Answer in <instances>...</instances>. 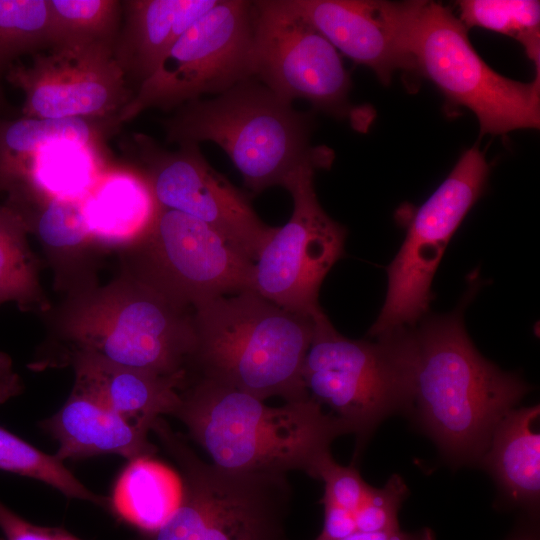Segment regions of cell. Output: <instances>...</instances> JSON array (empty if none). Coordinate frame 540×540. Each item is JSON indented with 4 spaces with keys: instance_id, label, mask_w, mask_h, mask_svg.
Returning <instances> with one entry per match:
<instances>
[{
    "instance_id": "4",
    "label": "cell",
    "mask_w": 540,
    "mask_h": 540,
    "mask_svg": "<svg viewBox=\"0 0 540 540\" xmlns=\"http://www.w3.org/2000/svg\"><path fill=\"white\" fill-rule=\"evenodd\" d=\"M193 320L189 379H208L264 401L309 397L302 366L313 336L312 317L248 290L197 306Z\"/></svg>"
},
{
    "instance_id": "10",
    "label": "cell",
    "mask_w": 540,
    "mask_h": 540,
    "mask_svg": "<svg viewBox=\"0 0 540 540\" xmlns=\"http://www.w3.org/2000/svg\"><path fill=\"white\" fill-rule=\"evenodd\" d=\"M489 165L476 147L467 149L409 220L405 239L386 268L387 293L368 331L370 338L416 326L428 315L431 285L453 234L482 195Z\"/></svg>"
},
{
    "instance_id": "3",
    "label": "cell",
    "mask_w": 540,
    "mask_h": 540,
    "mask_svg": "<svg viewBox=\"0 0 540 540\" xmlns=\"http://www.w3.org/2000/svg\"><path fill=\"white\" fill-rule=\"evenodd\" d=\"M180 398L173 417L213 464L228 470L301 471L315 478L331 443L349 433L310 397L274 407L232 387L191 378Z\"/></svg>"
},
{
    "instance_id": "9",
    "label": "cell",
    "mask_w": 540,
    "mask_h": 540,
    "mask_svg": "<svg viewBox=\"0 0 540 540\" xmlns=\"http://www.w3.org/2000/svg\"><path fill=\"white\" fill-rule=\"evenodd\" d=\"M253 1L218 0L172 46L119 116L122 125L145 110H176L221 94L253 77Z\"/></svg>"
},
{
    "instance_id": "24",
    "label": "cell",
    "mask_w": 540,
    "mask_h": 540,
    "mask_svg": "<svg viewBox=\"0 0 540 540\" xmlns=\"http://www.w3.org/2000/svg\"><path fill=\"white\" fill-rule=\"evenodd\" d=\"M181 496L177 471L153 457H139L129 460L119 474L109 513L138 533H150L169 520Z\"/></svg>"
},
{
    "instance_id": "5",
    "label": "cell",
    "mask_w": 540,
    "mask_h": 540,
    "mask_svg": "<svg viewBox=\"0 0 540 540\" xmlns=\"http://www.w3.org/2000/svg\"><path fill=\"white\" fill-rule=\"evenodd\" d=\"M163 125L167 143L220 146L253 194L283 187L303 165L328 169L334 159L331 149L310 144V116L254 77L212 99L183 104Z\"/></svg>"
},
{
    "instance_id": "30",
    "label": "cell",
    "mask_w": 540,
    "mask_h": 540,
    "mask_svg": "<svg viewBox=\"0 0 540 540\" xmlns=\"http://www.w3.org/2000/svg\"><path fill=\"white\" fill-rule=\"evenodd\" d=\"M408 494L409 489L398 474H393L383 487L376 488L370 485L354 512L357 531L400 530L398 513Z\"/></svg>"
},
{
    "instance_id": "27",
    "label": "cell",
    "mask_w": 540,
    "mask_h": 540,
    "mask_svg": "<svg viewBox=\"0 0 540 540\" xmlns=\"http://www.w3.org/2000/svg\"><path fill=\"white\" fill-rule=\"evenodd\" d=\"M48 3L52 28L51 46H114L122 21V1L48 0Z\"/></svg>"
},
{
    "instance_id": "28",
    "label": "cell",
    "mask_w": 540,
    "mask_h": 540,
    "mask_svg": "<svg viewBox=\"0 0 540 540\" xmlns=\"http://www.w3.org/2000/svg\"><path fill=\"white\" fill-rule=\"evenodd\" d=\"M459 20L467 28L480 27L512 37L523 46L540 71V4L534 0H462Z\"/></svg>"
},
{
    "instance_id": "23",
    "label": "cell",
    "mask_w": 540,
    "mask_h": 540,
    "mask_svg": "<svg viewBox=\"0 0 540 540\" xmlns=\"http://www.w3.org/2000/svg\"><path fill=\"white\" fill-rule=\"evenodd\" d=\"M540 407H515L495 427L479 466L512 505L535 510L540 499Z\"/></svg>"
},
{
    "instance_id": "36",
    "label": "cell",
    "mask_w": 540,
    "mask_h": 540,
    "mask_svg": "<svg viewBox=\"0 0 540 540\" xmlns=\"http://www.w3.org/2000/svg\"><path fill=\"white\" fill-rule=\"evenodd\" d=\"M514 540H536V537L534 535H523L521 537H517Z\"/></svg>"
},
{
    "instance_id": "11",
    "label": "cell",
    "mask_w": 540,
    "mask_h": 540,
    "mask_svg": "<svg viewBox=\"0 0 540 540\" xmlns=\"http://www.w3.org/2000/svg\"><path fill=\"white\" fill-rule=\"evenodd\" d=\"M317 168L306 164L283 187L293 200L288 222L275 227L253 267L252 290L291 312L313 317L322 310L321 284L343 256L347 231L321 207L314 188Z\"/></svg>"
},
{
    "instance_id": "18",
    "label": "cell",
    "mask_w": 540,
    "mask_h": 540,
    "mask_svg": "<svg viewBox=\"0 0 540 540\" xmlns=\"http://www.w3.org/2000/svg\"><path fill=\"white\" fill-rule=\"evenodd\" d=\"M218 0L122 1L114 57L135 92L176 41Z\"/></svg>"
},
{
    "instance_id": "35",
    "label": "cell",
    "mask_w": 540,
    "mask_h": 540,
    "mask_svg": "<svg viewBox=\"0 0 540 540\" xmlns=\"http://www.w3.org/2000/svg\"><path fill=\"white\" fill-rule=\"evenodd\" d=\"M12 106L8 103L0 80V118H15Z\"/></svg>"
},
{
    "instance_id": "32",
    "label": "cell",
    "mask_w": 540,
    "mask_h": 540,
    "mask_svg": "<svg viewBox=\"0 0 540 540\" xmlns=\"http://www.w3.org/2000/svg\"><path fill=\"white\" fill-rule=\"evenodd\" d=\"M324 522L315 540H339L357 532L354 514L323 497Z\"/></svg>"
},
{
    "instance_id": "2",
    "label": "cell",
    "mask_w": 540,
    "mask_h": 540,
    "mask_svg": "<svg viewBox=\"0 0 540 540\" xmlns=\"http://www.w3.org/2000/svg\"><path fill=\"white\" fill-rule=\"evenodd\" d=\"M52 338L33 369L68 355L93 354L164 376L187 374L195 346L193 310L126 267L106 285L68 293L53 314Z\"/></svg>"
},
{
    "instance_id": "25",
    "label": "cell",
    "mask_w": 540,
    "mask_h": 540,
    "mask_svg": "<svg viewBox=\"0 0 540 540\" xmlns=\"http://www.w3.org/2000/svg\"><path fill=\"white\" fill-rule=\"evenodd\" d=\"M23 215L0 203V305L14 302L23 311L47 314L49 300L40 283V264L28 242Z\"/></svg>"
},
{
    "instance_id": "26",
    "label": "cell",
    "mask_w": 540,
    "mask_h": 540,
    "mask_svg": "<svg viewBox=\"0 0 540 540\" xmlns=\"http://www.w3.org/2000/svg\"><path fill=\"white\" fill-rule=\"evenodd\" d=\"M0 471L41 481L69 499L110 511V497L88 489L55 454H47L0 426Z\"/></svg>"
},
{
    "instance_id": "12",
    "label": "cell",
    "mask_w": 540,
    "mask_h": 540,
    "mask_svg": "<svg viewBox=\"0 0 540 540\" xmlns=\"http://www.w3.org/2000/svg\"><path fill=\"white\" fill-rule=\"evenodd\" d=\"M253 77L282 100L352 120L351 79L337 49L288 0L253 1Z\"/></svg>"
},
{
    "instance_id": "16",
    "label": "cell",
    "mask_w": 540,
    "mask_h": 540,
    "mask_svg": "<svg viewBox=\"0 0 540 540\" xmlns=\"http://www.w3.org/2000/svg\"><path fill=\"white\" fill-rule=\"evenodd\" d=\"M336 49L388 85L398 71L415 74L414 26L423 0H288ZM416 75V74H415Z\"/></svg>"
},
{
    "instance_id": "21",
    "label": "cell",
    "mask_w": 540,
    "mask_h": 540,
    "mask_svg": "<svg viewBox=\"0 0 540 540\" xmlns=\"http://www.w3.org/2000/svg\"><path fill=\"white\" fill-rule=\"evenodd\" d=\"M160 208L138 170L102 177L84 199L88 228L100 249L127 251L137 246L151 231Z\"/></svg>"
},
{
    "instance_id": "20",
    "label": "cell",
    "mask_w": 540,
    "mask_h": 540,
    "mask_svg": "<svg viewBox=\"0 0 540 540\" xmlns=\"http://www.w3.org/2000/svg\"><path fill=\"white\" fill-rule=\"evenodd\" d=\"M85 197L6 200L23 215L54 268L56 285L68 293L95 283L89 258L100 248L88 228Z\"/></svg>"
},
{
    "instance_id": "7",
    "label": "cell",
    "mask_w": 540,
    "mask_h": 540,
    "mask_svg": "<svg viewBox=\"0 0 540 540\" xmlns=\"http://www.w3.org/2000/svg\"><path fill=\"white\" fill-rule=\"evenodd\" d=\"M302 366L310 398L355 435L356 465L376 428L388 417L408 414L412 399L413 336L401 328L372 340L340 334L320 310Z\"/></svg>"
},
{
    "instance_id": "17",
    "label": "cell",
    "mask_w": 540,
    "mask_h": 540,
    "mask_svg": "<svg viewBox=\"0 0 540 540\" xmlns=\"http://www.w3.org/2000/svg\"><path fill=\"white\" fill-rule=\"evenodd\" d=\"M64 366L74 371V389L149 432L157 418L173 416L189 381L187 374L159 375L86 353L66 356L57 365Z\"/></svg>"
},
{
    "instance_id": "33",
    "label": "cell",
    "mask_w": 540,
    "mask_h": 540,
    "mask_svg": "<svg viewBox=\"0 0 540 540\" xmlns=\"http://www.w3.org/2000/svg\"><path fill=\"white\" fill-rule=\"evenodd\" d=\"M24 391V382L14 368L10 355L0 351V404L19 396Z\"/></svg>"
},
{
    "instance_id": "34",
    "label": "cell",
    "mask_w": 540,
    "mask_h": 540,
    "mask_svg": "<svg viewBox=\"0 0 540 540\" xmlns=\"http://www.w3.org/2000/svg\"><path fill=\"white\" fill-rule=\"evenodd\" d=\"M435 533L430 528H422L416 532L395 531L355 532L339 540H435Z\"/></svg>"
},
{
    "instance_id": "15",
    "label": "cell",
    "mask_w": 540,
    "mask_h": 540,
    "mask_svg": "<svg viewBox=\"0 0 540 540\" xmlns=\"http://www.w3.org/2000/svg\"><path fill=\"white\" fill-rule=\"evenodd\" d=\"M5 79L24 94L21 116L111 121L134 91L118 65L113 46L56 45L31 55L28 65L12 64Z\"/></svg>"
},
{
    "instance_id": "6",
    "label": "cell",
    "mask_w": 540,
    "mask_h": 540,
    "mask_svg": "<svg viewBox=\"0 0 540 540\" xmlns=\"http://www.w3.org/2000/svg\"><path fill=\"white\" fill-rule=\"evenodd\" d=\"M181 479V501L169 520L134 540H289L293 498L285 473L245 472L207 463L163 417L151 425Z\"/></svg>"
},
{
    "instance_id": "1",
    "label": "cell",
    "mask_w": 540,
    "mask_h": 540,
    "mask_svg": "<svg viewBox=\"0 0 540 540\" xmlns=\"http://www.w3.org/2000/svg\"><path fill=\"white\" fill-rule=\"evenodd\" d=\"M453 312L412 327V399L408 414L454 466L479 464L502 418L529 392L518 375L484 358Z\"/></svg>"
},
{
    "instance_id": "14",
    "label": "cell",
    "mask_w": 540,
    "mask_h": 540,
    "mask_svg": "<svg viewBox=\"0 0 540 540\" xmlns=\"http://www.w3.org/2000/svg\"><path fill=\"white\" fill-rule=\"evenodd\" d=\"M128 146L137 169L162 208L187 214L212 227L255 262L275 227L263 223L248 196L216 171L199 144L161 147L146 135H134Z\"/></svg>"
},
{
    "instance_id": "22",
    "label": "cell",
    "mask_w": 540,
    "mask_h": 540,
    "mask_svg": "<svg viewBox=\"0 0 540 540\" xmlns=\"http://www.w3.org/2000/svg\"><path fill=\"white\" fill-rule=\"evenodd\" d=\"M119 127L111 121L81 118H0V193L49 151L74 146L101 154Z\"/></svg>"
},
{
    "instance_id": "8",
    "label": "cell",
    "mask_w": 540,
    "mask_h": 540,
    "mask_svg": "<svg viewBox=\"0 0 540 540\" xmlns=\"http://www.w3.org/2000/svg\"><path fill=\"white\" fill-rule=\"evenodd\" d=\"M415 74L433 82L454 106L471 110L482 135L539 128L540 76L524 83L490 68L452 11L424 1L412 37Z\"/></svg>"
},
{
    "instance_id": "13",
    "label": "cell",
    "mask_w": 540,
    "mask_h": 540,
    "mask_svg": "<svg viewBox=\"0 0 540 540\" xmlns=\"http://www.w3.org/2000/svg\"><path fill=\"white\" fill-rule=\"evenodd\" d=\"M128 267L178 304L194 309L217 297L252 290L254 262L204 222L160 208Z\"/></svg>"
},
{
    "instance_id": "31",
    "label": "cell",
    "mask_w": 540,
    "mask_h": 540,
    "mask_svg": "<svg viewBox=\"0 0 540 540\" xmlns=\"http://www.w3.org/2000/svg\"><path fill=\"white\" fill-rule=\"evenodd\" d=\"M315 479L324 483V495L342 508L352 512L361 504L369 484L364 481L356 465L341 466L326 454L318 463Z\"/></svg>"
},
{
    "instance_id": "19",
    "label": "cell",
    "mask_w": 540,
    "mask_h": 540,
    "mask_svg": "<svg viewBox=\"0 0 540 540\" xmlns=\"http://www.w3.org/2000/svg\"><path fill=\"white\" fill-rule=\"evenodd\" d=\"M38 426L58 443L55 455L62 461L103 455H118L129 461L153 457L158 451L148 438V430L131 424L74 388L60 409Z\"/></svg>"
},
{
    "instance_id": "29",
    "label": "cell",
    "mask_w": 540,
    "mask_h": 540,
    "mask_svg": "<svg viewBox=\"0 0 540 540\" xmlns=\"http://www.w3.org/2000/svg\"><path fill=\"white\" fill-rule=\"evenodd\" d=\"M51 44L48 0H0V80L18 58Z\"/></svg>"
}]
</instances>
